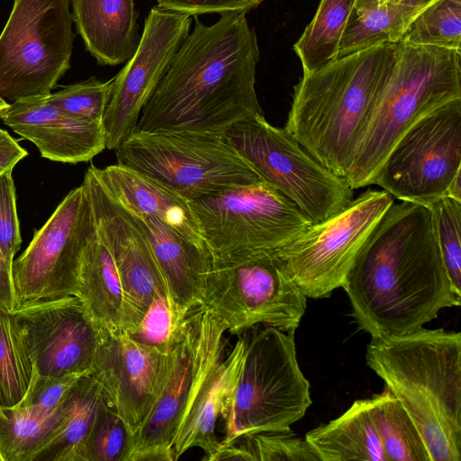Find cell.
<instances>
[{"instance_id": "cell-1", "label": "cell", "mask_w": 461, "mask_h": 461, "mask_svg": "<svg viewBox=\"0 0 461 461\" xmlns=\"http://www.w3.org/2000/svg\"><path fill=\"white\" fill-rule=\"evenodd\" d=\"M371 338L411 333L459 306L426 205L393 203L360 249L342 287Z\"/></svg>"}, {"instance_id": "cell-2", "label": "cell", "mask_w": 461, "mask_h": 461, "mask_svg": "<svg viewBox=\"0 0 461 461\" xmlns=\"http://www.w3.org/2000/svg\"><path fill=\"white\" fill-rule=\"evenodd\" d=\"M246 12H225L194 26L141 110L135 129L225 136L263 114L256 89L259 48Z\"/></svg>"}, {"instance_id": "cell-3", "label": "cell", "mask_w": 461, "mask_h": 461, "mask_svg": "<svg viewBox=\"0 0 461 461\" xmlns=\"http://www.w3.org/2000/svg\"><path fill=\"white\" fill-rule=\"evenodd\" d=\"M366 360L414 422L430 461H460L461 333L422 327L372 338Z\"/></svg>"}, {"instance_id": "cell-4", "label": "cell", "mask_w": 461, "mask_h": 461, "mask_svg": "<svg viewBox=\"0 0 461 461\" xmlns=\"http://www.w3.org/2000/svg\"><path fill=\"white\" fill-rule=\"evenodd\" d=\"M394 54L395 43L380 45L303 73L294 86L285 129L339 176L346 174Z\"/></svg>"}, {"instance_id": "cell-5", "label": "cell", "mask_w": 461, "mask_h": 461, "mask_svg": "<svg viewBox=\"0 0 461 461\" xmlns=\"http://www.w3.org/2000/svg\"><path fill=\"white\" fill-rule=\"evenodd\" d=\"M460 51L398 41L386 79L344 176L354 190L373 185L386 156L416 122L461 98Z\"/></svg>"}, {"instance_id": "cell-6", "label": "cell", "mask_w": 461, "mask_h": 461, "mask_svg": "<svg viewBox=\"0 0 461 461\" xmlns=\"http://www.w3.org/2000/svg\"><path fill=\"white\" fill-rule=\"evenodd\" d=\"M244 337L243 364L221 407L224 435L220 446L246 435L289 430L312 403L294 332L266 326Z\"/></svg>"}, {"instance_id": "cell-7", "label": "cell", "mask_w": 461, "mask_h": 461, "mask_svg": "<svg viewBox=\"0 0 461 461\" xmlns=\"http://www.w3.org/2000/svg\"><path fill=\"white\" fill-rule=\"evenodd\" d=\"M211 259L239 263L273 255L312 221L266 180L190 201Z\"/></svg>"}, {"instance_id": "cell-8", "label": "cell", "mask_w": 461, "mask_h": 461, "mask_svg": "<svg viewBox=\"0 0 461 461\" xmlns=\"http://www.w3.org/2000/svg\"><path fill=\"white\" fill-rule=\"evenodd\" d=\"M114 150L118 164L188 201L264 180L224 136L134 129Z\"/></svg>"}, {"instance_id": "cell-9", "label": "cell", "mask_w": 461, "mask_h": 461, "mask_svg": "<svg viewBox=\"0 0 461 461\" xmlns=\"http://www.w3.org/2000/svg\"><path fill=\"white\" fill-rule=\"evenodd\" d=\"M70 0H14L0 34V97L48 95L70 68Z\"/></svg>"}, {"instance_id": "cell-10", "label": "cell", "mask_w": 461, "mask_h": 461, "mask_svg": "<svg viewBox=\"0 0 461 461\" xmlns=\"http://www.w3.org/2000/svg\"><path fill=\"white\" fill-rule=\"evenodd\" d=\"M224 137L312 223L339 212L353 199V189L343 177L321 165L285 128L271 125L264 114L236 123Z\"/></svg>"}, {"instance_id": "cell-11", "label": "cell", "mask_w": 461, "mask_h": 461, "mask_svg": "<svg viewBox=\"0 0 461 461\" xmlns=\"http://www.w3.org/2000/svg\"><path fill=\"white\" fill-rule=\"evenodd\" d=\"M393 203L386 191L367 190L273 256L306 297H327L343 287L360 249Z\"/></svg>"}, {"instance_id": "cell-12", "label": "cell", "mask_w": 461, "mask_h": 461, "mask_svg": "<svg viewBox=\"0 0 461 461\" xmlns=\"http://www.w3.org/2000/svg\"><path fill=\"white\" fill-rule=\"evenodd\" d=\"M306 296L273 255L239 262L211 259L202 304L231 333L258 324L294 332L306 310Z\"/></svg>"}, {"instance_id": "cell-13", "label": "cell", "mask_w": 461, "mask_h": 461, "mask_svg": "<svg viewBox=\"0 0 461 461\" xmlns=\"http://www.w3.org/2000/svg\"><path fill=\"white\" fill-rule=\"evenodd\" d=\"M461 175V98L416 122L392 148L373 182L400 201L429 205Z\"/></svg>"}, {"instance_id": "cell-14", "label": "cell", "mask_w": 461, "mask_h": 461, "mask_svg": "<svg viewBox=\"0 0 461 461\" xmlns=\"http://www.w3.org/2000/svg\"><path fill=\"white\" fill-rule=\"evenodd\" d=\"M95 224L84 185L71 190L45 224L34 231L12 265L20 303L76 295L82 252Z\"/></svg>"}, {"instance_id": "cell-15", "label": "cell", "mask_w": 461, "mask_h": 461, "mask_svg": "<svg viewBox=\"0 0 461 461\" xmlns=\"http://www.w3.org/2000/svg\"><path fill=\"white\" fill-rule=\"evenodd\" d=\"M187 14L154 5L134 55L112 78L103 117L106 149H115L136 128L141 110L190 33Z\"/></svg>"}, {"instance_id": "cell-16", "label": "cell", "mask_w": 461, "mask_h": 461, "mask_svg": "<svg viewBox=\"0 0 461 461\" xmlns=\"http://www.w3.org/2000/svg\"><path fill=\"white\" fill-rule=\"evenodd\" d=\"M82 184L97 235L116 265L127 307L126 332L130 333L139 327L156 299L162 297L169 303L167 285L140 222L107 193L94 165L87 168Z\"/></svg>"}, {"instance_id": "cell-17", "label": "cell", "mask_w": 461, "mask_h": 461, "mask_svg": "<svg viewBox=\"0 0 461 461\" xmlns=\"http://www.w3.org/2000/svg\"><path fill=\"white\" fill-rule=\"evenodd\" d=\"M168 366V349L138 342L124 330H98L90 374L134 436L153 410Z\"/></svg>"}, {"instance_id": "cell-18", "label": "cell", "mask_w": 461, "mask_h": 461, "mask_svg": "<svg viewBox=\"0 0 461 461\" xmlns=\"http://www.w3.org/2000/svg\"><path fill=\"white\" fill-rule=\"evenodd\" d=\"M11 313L37 373H91L98 329L77 296L23 303Z\"/></svg>"}, {"instance_id": "cell-19", "label": "cell", "mask_w": 461, "mask_h": 461, "mask_svg": "<svg viewBox=\"0 0 461 461\" xmlns=\"http://www.w3.org/2000/svg\"><path fill=\"white\" fill-rule=\"evenodd\" d=\"M211 311L199 305L174 331L166 382L147 420L134 436L130 461H175L177 425L200 367Z\"/></svg>"}, {"instance_id": "cell-20", "label": "cell", "mask_w": 461, "mask_h": 461, "mask_svg": "<svg viewBox=\"0 0 461 461\" xmlns=\"http://www.w3.org/2000/svg\"><path fill=\"white\" fill-rule=\"evenodd\" d=\"M227 331L225 324L211 311L200 367L174 438L175 460L188 449L200 447L205 454L203 460L211 461L220 447L216 421L223 399L240 375L245 355L243 335L224 357Z\"/></svg>"}, {"instance_id": "cell-21", "label": "cell", "mask_w": 461, "mask_h": 461, "mask_svg": "<svg viewBox=\"0 0 461 461\" xmlns=\"http://www.w3.org/2000/svg\"><path fill=\"white\" fill-rule=\"evenodd\" d=\"M0 119L32 142L42 158L52 161L86 162L106 149L103 122L64 113L50 101L49 95L14 102Z\"/></svg>"}, {"instance_id": "cell-22", "label": "cell", "mask_w": 461, "mask_h": 461, "mask_svg": "<svg viewBox=\"0 0 461 461\" xmlns=\"http://www.w3.org/2000/svg\"><path fill=\"white\" fill-rule=\"evenodd\" d=\"M107 193L132 215L152 216L209 254L190 201L167 186L120 164L95 167ZM210 255V254H209Z\"/></svg>"}, {"instance_id": "cell-23", "label": "cell", "mask_w": 461, "mask_h": 461, "mask_svg": "<svg viewBox=\"0 0 461 461\" xmlns=\"http://www.w3.org/2000/svg\"><path fill=\"white\" fill-rule=\"evenodd\" d=\"M143 227L167 285L176 324L202 304L211 257L158 219L135 216Z\"/></svg>"}, {"instance_id": "cell-24", "label": "cell", "mask_w": 461, "mask_h": 461, "mask_svg": "<svg viewBox=\"0 0 461 461\" xmlns=\"http://www.w3.org/2000/svg\"><path fill=\"white\" fill-rule=\"evenodd\" d=\"M86 50L101 66L127 62L140 41L134 0H70Z\"/></svg>"}, {"instance_id": "cell-25", "label": "cell", "mask_w": 461, "mask_h": 461, "mask_svg": "<svg viewBox=\"0 0 461 461\" xmlns=\"http://www.w3.org/2000/svg\"><path fill=\"white\" fill-rule=\"evenodd\" d=\"M76 296L98 330H127V307L116 265L95 228L82 252Z\"/></svg>"}, {"instance_id": "cell-26", "label": "cell", "mask_w": 461, "mask_h": 461, "mask_svg": "<svg viewBox=\"0 0 461 461\" xmlns=\"http://www.w3.org/2000/svg\"><path fill=\"white\" fill-rule=\"evenodd\" d=\"M104 393L87 374L72 389L52 431L27 461H86V443Z\"/></svg>"}, {"instance_id": "cell-27", "label": "cell", "mask_w": 461, "mask_h": 461, "mask_svg": "<svg viewBox=\"0 0 461 461\" xmlns=\"http://www.w3.org/2000/svg\"><path fill=\"white\" fill-rule=\"evenodd\" d=\"M321 461H387L369 399L355 401L338 418L306 433Z\"/></svg>"}, {"instance_id": "cell-28", "label": "cell", "mask_w": 461, "mask_h": 461, "mask_svg": "<svg viewBox=\"0 0 461 461\" xmlns=\"http://www.w3.org/2000/svg\"><path fill=\"white\" fill-rule=\"evenodd\" d=\"M421 9L389 0H354L337 59L387 43H396Z\"/></svg>"}, {"instance_id": "cell-29", "label": "cell", "mask_w": 461, "mask_h": 461, "mask_svg": "<svg viewBox=\"0 0 461 461\" xmlns=\"http://www.w3.org/2000/svg\"><path fill=\"white\" fill-rule=\"evenodd\" d=\"M354 0H321L313 19L294 45L303 73L337 60L339 41Z\"/></svg>"}, {"instance_id": "cell-30", "label": "cell", "mask_w": 461, "mask_h": 461, "mask_svg": "<svg viewBox=\"0 0 461 461\" xmlns=\"http://www.w3.org/2000/svg\"><path fill=\"white\" fill-rule=\"evenodd\" d=\"M375 425L387 461H430L414 422L388 389L371 398Z\"/></svg>"}, {"instance_id": "cell-31", "label": "cell", "mask_w": 461, "mask_h": 461, "mask_svg": "<svg viewBox=\"0 0 461 461\" xmlns=\"http://www.w3.org/2000/svg\"><path fill=\"white\" fill-rule=\"evenodd\" d=\"M33 364L13 314L0 309V408L16 407L24 398Z\"/></svg>"}, {"instance_id": "cell-32", "label": "cell", "mask_w": 461, "mask_h": 461, "mask_svg": "<svg viewBox=\"0 0 461 461\" xmlns=\"http://www.w3.org/2000/svg\"><path fill=\"white\" fill-rule=\"evenodd\" d=\"M60 411L48 414L29 407L0 408V461H27L52 431Z\"/></svg>"}, {"instance_id": "cell-33", "label": "cell", "mask_w": 461, "mask_h": 461, "mask_svg": "<svg viewBox=\"0 0 461 461\" xmlns=\"http://www.w3.org/2000/svg\"><path fill=\"white\" fill-rule=\"evenodd\" d=\"M402 42L460 51L461 0H433L404 30Z\"/></svg>"}, {"instance_id": "cell-34", "label": "cell", "mask_w": 461, "mask_h": 461, "mask_svg": "<svg viewBox=\"0 0 461 461\" xmlns=\"http://www.w3.org/2000/svg\"><path fill=\"white\" fill-rule=\"evenodd\" d=\"M133 449L134 435L104 396L86 443V461H130Z\"/></svg>"}, {"instance_id": "cell-35", "label": "cell", "mask_w": 461, "mask_h": 461, "mask_svg": "<svg viewBox=\"0 0 461 461\" xmlns=\"http://www.w3.org/2000/svg\"><path fill=\"white\" fill-rule=\"evenodd\" d=\"M427 206L432 214L448 278L455 292L461 296V201L446 195Z\"/></svg>"}, {"instance_id": "cell-36", "label": "cell", "mask_w": 461, "mask_h": 461, "mask_svg": "<svg viewBox=\"0 0 461 461\" xmlns=\"http://www.w3.org/2000/svg\"><path fill=\"white\" fill-rule=\"evenodd\" d=\"M112 79L95 77L62 86L49 95L50 101L64 113L84 121L102 122L109 100Z\"/></svg>"}, {"instance_id": "cell-37", "label": "cell", "mask_w": 461, "mask_h": 461, "mask_svg": "<svg viewBox=\"0 0 461 461\" xmlns=\"http://www.w3.org/2000/svg\"><path fill=\"white\" fill-rule=\"evenodd\" d=\"M242 438L252 461H321L306 438L296 437L291 429Z\"/></svg>"}, {"instance_id": "cell-38", "label": "cell", "mask_w": 461, "mask_h": 461, "mask_svg": "<svg viewBox=\"0 0 461 461\" xmlns=\"http://www.w3.org/2000/svg\"><path fill=\"white\" fill-rule=\"evenodd\" d=\"M87 374L90 373L49 375H41L33 369L26 395L16 407H29L48 414L57 412L78 380Z\"/></svg>"}, {"instance_id": "cell-39", "label": "cell", "mask_w": 461, "mask_h": 461, "mask_svg": "<svg viewBox=\"0 0 461 461\" xmlns=\"http://www.w3.org/2000/svg\"><path fill=\"white\" fill-rule=\"evenodd\" d=\"M12 172L0 175V250L11 267L22 244Z\"/></svg>"}, {"instance_id": "cell-40", "label": "cell", "mask_w": 461, "mask_h": 461, "mask_svg": "<svg viewBox=\"0 0 461 461\" xmlns=\"http://www.w3.org/2000/svg\"><path fill=\"white\" fill-rule=\"evenodd\" d=\"M177 325L168 301L158 297L139 327L134 331L127 333L138 342L167 352Z\"/></svg>"}, {"instance_id": "cell-41", "label": "cell", "mask_w": 461, "mask_h": 461, "mask_svg": "<svg viewBox=\"0 0 461 461\" xmlns=\"http://www.w3.org/2000/svg\"><path fill=\"white\" fill-rule=\"evenodd\" d=\"M152 1V0H151ZM157 5L190 16L225 12H249L265 0H153Z\"/></svg>"}, {"instance_id": "cell-42", "label": "cell", "mask_w": 461, "mask_h": 461, "mask_svg": "<svg viewBox=\"0 0 461 461\" xmlns=\"http://www.w3.org/2000/svg\"><path fill=\"white\" fill-rule=\"evenodd\" d=\"M28 152L5 130L0 128V175L13 170Z\"/></svg>"}, {"instance_id": "cell-43", "label": "cell", "mask_w": 461, "mask_h": 461, "mask_svg": "<svg viewBox=\"0 0 461 461\" xmlns=\"http://www.w3.org/2000/svg\"><path fill=\"white\" fill-rule=\"evenodd\" d=\"M18 305L12 279V267L0 250V309L11 313Z\"/></svg>"}, {"instance_id": "cell-44", "label": "cell", "mask_w": 461, "mask_h": 461, "mask_svg": "<svg viewBox=\"0 0 461 461\" xmlns=\"http://www.w3.org/2000/svg\"><path fill=\"white\" fill-rule=\"evenodd\" d=\"M407 6L422 9L433 0H389Z\"/></svg>"}, {"instance_id": "cell-45", "label": "cell", "mask_w": 461, "mask_h": 461, "mask_svg": "<svg viewBox=\"0 0 461 461\" xmlns=\"http://www.w3.org/2000/svg\"><path fill=\"white\" fill-rule=\"evenodd\" d=\"M10 104L0 97V115L9 107Z\"/></svg>"}]
</instances>
